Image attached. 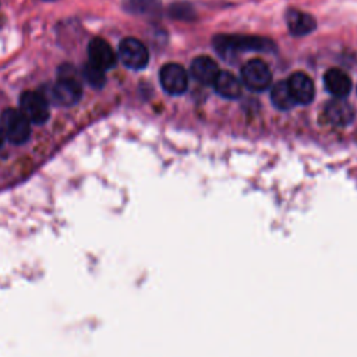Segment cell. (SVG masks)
Segmentation results:
<instances>
[{"label":"cell","instance_id":"obj_15","mask_svg":"<svg viewBox=\"0 0 357 357\" xmlns=\"http://www.w3.org/2000/svg\"><path fill=\"white\" fill-rule=\"evenodd\" d=\"M271 100H272L273 106L279 110H290L296 105V100H294L286 81H279L272 86Z\"/></svg>","mask_w":357,"mask_h":357},{"label":"cell","instance_id":"obj_17","mask_svg":"<svg viewBox=\"0 0 357 357\" xmlns=\"http://www.w3.org/2000/svg\"><path fill=\"white\" fill-rule=\"evenodd\" d=\"M124 7L131 13H146L152 8L156 0H123Z\"/></svg>","mask_w":357,"mask_h":357},{"label":"cell","instance_id":"obj_6","mask_svg":"<svg viewBox=\"0 0 357 357\" xmlns=\"http://www.w3.org/2000/svg\"><path fill=\"white\" fill-rule=\"evenodd\" d=\"M119 59L126 67L131 70H141L146 67L149 53L141 40L135 38H126L119 45Z\"/></svg>","mask_w":357,"mask_h":357},{"label":"cell","instance_id":"obj_14","mask_svg":"<svg viewBox=\"0 0 357 357\" xmlns=\"http://www.w3.org/2000/svg\"><path fill=\"white\" fill-rule=\"evenodd\" d=\"M215 91L225 99H236L241 95V82L230 71H220L213 82Z\"/></svg>","mask_w":357,"mask_h":357},{"label":"cell","instance_id":"obj_7","mask_svg":"<svg viewBox=\"0 0 357 357\" xmlns=\"http://www.w3.org/2000/svg\"><path fill=\"white\" fill-rule=\"evenodd\" d=\"M162 88L170 95H181L188 86V74L183 66L177 63H167L159 71Z\"/></svg>","mask_w":357,"mask_h":357},{"label":"cell","instance_id":"obj_11","mask_svg":"<svg viewBox=\"0 0 357 357\" xmlns=\"http://www.w3.org/2000/svg\"><path fill=\"white\" fill-rule=\"evenodd\" d=\"M354 107L343 100V99H333L326 103L325 106V117L326 120L337 127H344L354 120Z\"/></svg>","mask_w":357,"mask_h":357},{"label":"cell","instance_id":"obj_3","mask_svg":"<svg viewBox=\"0 0 357 357\" xmlns=\"http://www.w3.org/2000/svg\"><path fill=\"white\" fill-rule=\"evenodd\" d=\"M0 130L3 137L11 144L21 145L31 135V123L20 110L6 109L0 114Z\"/></svg>","mask_w":357,"mask_h":357},{"label":"cell","instance_id":"obj_16","mask_svg":"<svg viewBox=\"0 0 357 357\" xmlns=\"http://www.w3.org/2000/svg\"><path fill=\"white\" fill-rule=\"evenodd\" d=\"M84 78L86 79V82L95 88H102L106 82V75H105V71L92 66L91 63L85 64L84 67Z\"/></svg>","mask_w":357,"mask_h":357},{"label":"cell","instance_id":"obj_10","mask_svg":"<svg viewBox=\"0 0 357 357\" xmlns=\"http://www.w3.org/2000/svg\"><path fill=\"white\" fill-rule=\"evenodd\" d=\"M190 73L192 78L201 85H213L220 70L213 59L208 56H199L192 60Z\"/></svg>","mask_w":357,"mask_h":357},{"label":"cell","instance_id":"obj_2","mask_svg":"<svg viewBox=\"0 0 357 357\" xmlns=\"http://www.w3.org/2000/svg\"><path fill=\"white\" fill-rule=\"evenodd\" d=\"M42 95L49 103L52 102L57 106H73L81 99L82 89L77 78L66 73L61 74L56 82L49 85Z\"/></svg>","mask_w":357,"mask_h":357},{"label":"cell","instance_id":"obj_1","mask_svg":"<svg viewBox=\"0 0 357 357\" xmlns=\"http://www.w3.org/2000/svg\"><path fill=\"white\" fill-rule=\"evenodd\" d=\"M213 45L222 54L252 50V52H269L273 49V43L259 36L245 35H218L213 38Z\"/></svg>","mask_w":357,"mask_h":357},{"label":"cell","instance_id":"obj_18","mask_svg":"<svg viewBox=\"0 0 357 357\" xmlns=\"http://www.w3.org/2000/svg\"><path fill=\"white\" fill-rule=\"evenodd\" d=\"M3 139H4V137H3V132H1V130H0V146L3 145Z\"/></svg>","mask_w":357,"mask_h":357},{"label":"cell","instance_id":"obj_9","mask_svg":"<svg viewBox=\"0 0 357 357\" xmlns=\"http://www.w3.org/2000/svg\"><path fill=\"white\" fill-rule=\"evenodd\" d=\"M286 82L289 85V89L296 103L308 105L312 102L315 96V86L312 79L305 73H301V71L293 73Z\"/></svg>","mask_w":357,"mask_h":357},{"label":"cell","instance_id":"obj_5","mask_svg":"<svg viewBox=\"0 0 357 357\" xmlns=\"http://www.w3.org/2000/svg\"><path fill=\"white\" fill-rule=\"evenodd\" d=\"M20 112L33 124H43L49 119V102L42 92L25 91L20 96Z\"/></svg>","mask_w":357,"mask_h":357},{"label":"cell","instance_id":"obj_13","mask_svg":"<svg viewBox=\"0 0 357 357\" xmlns=\"http://www.w3.org/2000/svg\"><path fill=\"white\" fill-rule=\"evenodd\" d=\"M286 21H287L289 31L297 36L307 35V33L312 32L317 26L315 18L307 13L300 11V10H290L286 15Z\"/></svg>","mask_w":357,"mask_h":357},{"label":"cell","instance_id":"obj_8","mask_svg":"<svg viewBox=\"0 0 357 357\" xmlns=\"http://www.w3.org/2000/svg\"><path fill=\"white\" fill-rule=\"evenodd\" d=\"M89 63L103 71L110 70L116 66L117 56L112 46L102 38H93L88 45Z\"/></svg>","mask_w":357,"mask_h":357},{"label":"cell","instance_id":"obj_4","mask_svg":"<svg viewBox=\"0 0 357 357\" xmlns=\"http://www.w3.org/2000/svg\"><path fill=\"white\" fill-rule=\"evenodd\" d=\"M241 81L248 89L261 92L271 85L272 73L264 60L252 59L243 66Z\"/></svg>","mask_w":357,"mask_h":357},{"label":"cell","instance_id":"obj_12","mask_svg":"<svg viewBox=\"0 0 357 357\" xmlns=\"http://www.w3.org/2000/svg\"><path fill=\"white\" fill-rule=\"evenodd\" d=\"M324 85L331 95H333L335 98H339V99L346 98L351 91L350 77L339 68H331L325 73Z\"/></svg>","mask_w":357,"mask_h":357}]
</instances>
